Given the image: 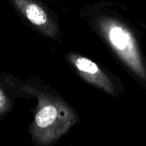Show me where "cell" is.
I'll return each instance as SVG.
<instances>
[{
  "instance_id": "277c9868",
  "label": "cell",
  "mask_w": 146,
  "mask_h": 146,
  "mask_svg": "<svg viewBox=\"0 0 146 146\" xmlns=\"http://www.w3.org/2000/svg\"><path fill=\"white\" fill-rule=\"evenodd\" d=\"M68 59L86 81L110 95L115 94V89L113 82L94 62L74 53L69 54Z\"/></svg>"
},
{
  "instance_id": "6da1fadb",
  "label": "cell",
  "mask_w": 146,
  "mask_h": 146,
  "mask_svg": "<svg viewBox=\"0 0 146 146\" xmlns=\"http://www.w3.org/2000/svg\"><path fill=\"white\" fill-rule=\"evenodd\" d=\"M38 98L34 119L30 126L33 140L39 145L56 142L78 121L75 111L62 99L26 86Z\"/></svg>"
},
{
  "instance_id": "7a4b0ae2",
  "label": "cell",
  "mask_w": 146,
  "mask_h": 146,
  "mask_svg": "<svg viewBox=\"0 0 146 146\" xmlns=\"http://www.w3.org/2000/svg\"><path fill=\"white\" fill-rule=\"evenodd\" d=\"M98 28L122 62L135 75L146 81V68L137 41L130 29L121 21L111 17L98 20Z\"/></svg>"
},
{
  "instance_id": "3957f363",
  "label": "cell",
  "mask_w": 146,
  "mask_h": 146,
  "mask_svg": "<svg viewBox=\"0 0 146 146\" xmlns=\"http://www.w3.org/2000/svg\"><path fill=\"white\" fill-rule=\"evenodd\" d=\"M10 2L41 34L52 38H56L57 24L37 0H10Z\"/></svg>"
},
{
  "instance_id": "5b68a950",
  "label": "cell",
  "mask_w": 146,
  "mask_h": 146,
  "mask_svg": "<svg viewBox=\"0 0 146 146\" xmlns=\"http://www.w3.org/2000/svg\"><path fill=\"white\" fill-rule=\"evenodd\" d=\"M9 106V100L3 91L0 88V115L5 112Z\"/></svg>"
}]
</instances>
